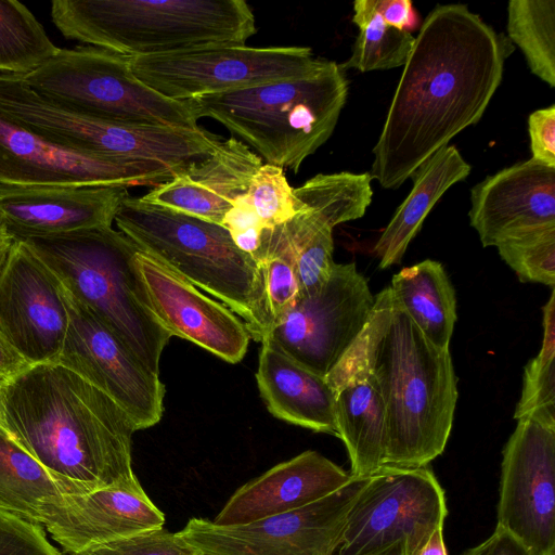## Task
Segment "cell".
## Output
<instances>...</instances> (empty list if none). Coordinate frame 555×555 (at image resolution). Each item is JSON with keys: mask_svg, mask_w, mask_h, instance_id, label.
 Masks as SVG:
<instances>
[{"mask_svg": "<svg viewBox=\"0 0 555 555\" xmlns=\"http://www.w3.org/2000/svg\"><path fill=\"white\" fill-rule=\"evenodd\" d=\"M514 48L465 4L425 17L373 147L371 177L397 189L439 149L477 124Z\"/></svg>", "mask_w": 555, "mask_h": 555, "instance_id": "cell-1", "label": "cell"}, {"mask_svg": "<svg viewBox=\"0 0 555 555\" xmlns=\"http://www.w3.org/2000/svg\"><path fill=\"white\" fill-rule=\"evenodd\" d=\"M7 430L64 494L138 481L134 425L95 385L60 363L31 365L3 386Z\"/></svg>", "mask_w": 555, "mask_h": 555, "instance_id": "cell-2", "label": "cell"}, {"mask_svg": "<svg viewBox=\"0 0 555 555\" xmlns=\"http://www.w3.org/2000/svg\"><path fill=\"white\" fill-rule=\"evenodd\" d=\"M374 297L357 340L385 405L383 466H427L443 452L453 425L457 387L450 350L424 336L389 286Z\"/></svg>", "mask_w": 555, "mask_h": 555, "instance_id": "cell-3", "label": "cell"}, {"mask_svg": "<svg viewBox=\"0 0 555 555\" xmlns=\"http://www.w3.org/2000/svg\"><path fill=\"white\" fill-rule=\"evenodd\" d=\"M61 34L125 56L244 46L257 33L243 0H54Z\"/></svg>", "mask_w": 555, "mask_h": 555, "instance_id": "cell-4", "label": "cell"}, {"mask_svg": "<svg viewBox=\"0 0 555 555\" xmlns=\"http://www.w3.org/2000/svg\"><path fill=\"white\" fill-rule=\"evenodd\" d=\"M17 240L159 375L160 356L171 335L150 307L134 261L139 248L125 234L100 227Z\"/></svg>", "mask_w": 555, "mask_h": 555, "instance_id": "cell-5", "label": "cell"}, {"mask_svg": "<svg viewBox=\"0 0 555 555\" xmlns=\"http://www.w3.org/2000/svg\"><path fill=\"white\" fill-rule=\"evenodd\" d=\"M347 96L345 72L325 60L301 77L190 101L199 119L217 120L267 164L297 173L304 160L332 135Z\"/></svg>", "mask_w": 555, "mask_h": 555, "instance_id": "cell-6", "label": "cell"}, {"mask_svg": "<svg viewBox=\"0 0 555 555\" xmlns=\"http://www.w3.org/2000/svg\"><path fill=\"white\" fill-rule=\"evenodd\" d=\"M114 222L140 250L224 302L243 319L251 338L263 340L268 325L260 269L222 225L130 194Z\"/></svg>", "mask_w": 555, "mask_h": 555, "instance_id": "cell-7", "label": "cell"}, {"mask_svg": "<svg viewBox=\"0 0 555 555\" xmlns=\"http://www.w3.org/2000/svg\"><path fill=\"white\" fill-rule=\"evenodd\" d=\"M16 77L46 101L94 119L199 128L190 100L165 98L134 76L128 56L98 47L60 49L36 69Z\"/></svg>", "mask_w": 555, "mask_h": 555, "instance_id": "cell-8", "label": "cell"}, {"mask_svg": "<svg viewBox=\"0 0 555 555\" xmlns=\"http://www.w3.org/2000/svg\"><path fill=\"white\" fill-rule=\"evenodd\" d=\"M447 514L427 466H382L353 502L332 555H416Z\"/></svg>", "mask_w": 555, "mask_h": 555, "instance_id": "cell-9", "label": "cell"}, {"mask_svg": "<svg viewBox=\"0 0 555 555\" xmlns=\"http://www.w3.org/2000/svg\"><path fill=\"white\" fill-rule=\"evenodd\" d=\"M144 85L176 101L301 77L325 60L308 47L225 46L147 56H128Z\"/></svg>", "mask_w": 555, "mask_h": 555, "instance_id": "cell-10", "label": "cell"}, {"mask_svg": "<svg viewBox=\"0 0 555 555\" xmlns=\"http://www.w3.org/2000/svg\"><path fill=\"white\" fill-rule=\"evenodd\" d=\"M374 302L356 264L335 263L325 283L300 295L263 340L326 377L363 331Z\"/></svg>", "mask_w": 555, "mask_h": 555, "instance_id": "cell-11", "label": "cell"}, {"mask_svg": "<svg viewBox=\"0 0 555 555\" xmlns=\"http://www.w3.org/2000/svg\"><path fill=\"white\" fill-rule=\"evenodd\" d=\"M367 478L352 477L312 504L245 525L192 518L179 534L198 555H332Z\"/></svg>", "mask_w": 555, "mask_h": 555, "instance_id": "cell-12", "label": "cell"}, {"mask_svg": "<svg viewBox=\"0 0 555 555\" xmlns=\"http://www.w3.org/2000/svg\"><path fill=\"white\" fill-rule=\"evenodd\" d=\"M64 286V285H63ZM69 323L57 363L73 370L112 398L135 430L157 424L165 386L127 346L64 286Z\"/></svg>", "mask_w": 555, "mask_h": 555, "instance_id": "cell-13", "label": "cell"}, {"mask_svg": "<svg viewBox=\"0 0 555 555\" xmlns=\"http://www.w3.org/2000/svg\"><path fill=\"white\" fill-rule=\"evenodd\" d=\"M496 527L531 555H555V428L517 420L503 449Z\"/></svg>", "mask_w": 555, "mask_h": 555, "instance_id": "cell-14", "label": "cell"}, {"mask_svg": "<svg viewBox=\"0 0 555 555\" xmlns=\"http://www.w3.org/2000/svg\"><path fill=\"white\" fill-rule=\"evenodd\" d=\"M68 323L62 282L15 240L0 271V333L30 365L57 363Z\"/></svg>", "mask_w": 555, "mask_h": 555, "instance_id": "cell-15", "label": "cell"}, {"mask_svg": "<svg viewBox=\"0 0 555 555\" xmlns=\"http://www.w3.org/2000/svg\"><path fill=\"white\" fill-rule=\"evenodd\" d=\"M176 170L152 160L117 159L65 150L0 113V184L157 186Z\"/></svg>", "mask_w": 555, "mask_h": 555, "instance_id": "cell-16", "label": "cell"}, {"mask_svg": "<svg viewBox=\"0 0 555 555\" xmlns=\"http://www.w3.org/2000/svg\"><path fill=\"white\" fill-rule=\"evenodd\" d=\"M134 261L150 307L171 336L188 339L229 363L244 358L250 335L232 310L140 249Z\"/></svg>", "mask_w": 555, "mask_h": 555, "instance_id": "cell-17", "label": "cell"}, {"mask_svg": "<svg viewBox=\"0 0 555 555\" xmlns=\"http://www.w3.org/2000/svg\"><path fill=\"white\" fill-rule=\"evenodd\" d=\"M38 522L67 553L163 528L165 516L138 481L63 494L41 505Z\"/></svg>", "mask_w": 555, "mask_h": 555, "instance_id": "cell-18", "label": "cell"}, {"mask_svg": "<svg viewBox=\"0 0 555 555\" xmlns=\"http://www.w3.org/2000/svg\"><path fill=\"white\" fill-rule=\"evenodd\" d=\"M128 195L114 184H0V217L14 240L112 227Z\"/></svg>", "mask_w": 555, "mask_h": 555, "instance_id": "cell-19", "label": "cell"}, {"mask_svg": "<svg viewBox=\"0 0 555 555\" xmlns=\"http://www.w3.org/2000/svg\"><path fill=\"white\" fill-rule=\"evenodd\" d=\"M469 223L485 247L555 224V168L533 158L486 177L470 191Z\"/></svg>", "mask_w": 555, "mask_h": 555, "instance_id": "cell-20", "label": "cell"}, {"mask_svg": "<svg viewBox=\"0 0 555 555\" xmlns=\"http://www.w3.org/2000/svg\"><path fill=\"white\" fill-rule=\"evenodd\" d=\"M261 158L234 138L222 140L207 157L177 170L166 183L141 196L144 201L216 224L246 194Z\"/></svg>", "mask_w": 555, "mask_h": 555, "instance_id": "cell-21", "label": "cell"}, {"mask_svg": "<svg viewBox=\"0 0 555 555\" xmlns=\"http://www.w3.org/2000/svg\"><path fill=\"white\" fill-rule=\"evenodd\" d=\"M351 479L340 466L308 450L242 486L211 521L245 525L295 511L336 492Z\"/></svg>", "mask_w": 555, "mask_h": 555, "instance_id": "cell-22", "label": "cell"}, {"mask_svg": "<svg viewBox=\"0 0 555 555\" xmlns=\"http://www.w3.org/2000/svg\"><path fill=\"white\" fill-rule=\"evenodd\" d=\"M325 379L334 391L336 428L350 459V475L370 477L384 464L386 415L377 380L357 339Z\"/></svg>", "mask_w": 555, "mask_h": 555, "instance_id": "cell-23", "label": "cell"}, {"mask_svg": "<svg viewBox=\"0 0 555 555\" xmlns=\"http://www.w3.org/2000/svg\"><path fill=\"white\" fill-rule=\"evenodd\" d=\"M258 388L275 417L315 433L338 437L334 391L322 377L286 356L269 340L261 341Z\"/></svg>", "mask_w": 555, "mask_h": 555, "instance_id": "cell-24", "label": "cell"}, {"mask_svg": "<svg viewBox=\"0 0 555 555\" xmlns=\"http://www.w3.org/2000/svg\"><path fill=\"white\" fill-rule=\"evenodd\" d=\"M470 165L454 145L439 149L411 175L413 188L397 208L373 251L379 268L399 263L420 232L429 211L442 195L470 172Z\"/></svg>", "mask_w": 555, "mask_h": 555, "instance_id": "cell-25", "label": "cell"}, {"mask_svg": "<svg viewBox=\"0 0 555 555\" xmlns=\"http://www.w3.org/2000/svg\"><path fill=\"white\" fill-rule=\"evenodd\" d=\"M392 296L424 336L449 350L456 321V298L442 264L426 259L392 276Z\"/></svg>", "mask_w": 555, "mask_h": 555, "instance_id": "cell-26", "label": "cell"}, {"mask_svg": "<svg viewBox=\"0 0 555 555\" xmlns=\"http://www.w3.org/2000/svg\"><path fill=\"white\" fill-rule=\"evenodd\" d=\"M63 494L52 476L0 426V508L38 522L41 505Z\"/></svg>", "mask_w": 555, "mask_h": 555, "instance_id": "cell-27", "label": "cell"}, {"mask_svg": "<svg viewBox=\"0 0 555 555\" xmlns=\"http://www.w3.org/2000/svg\"><path fill=\"white\" fill-rule=\"evenodd\" d=\"M508 39L522 51L533 75L555 87V0H511Z\"/></svg>", "mask_w": 555, "mask_h": 555, "instance_id": "cell-28", "label": "cell"}, {"mask_svg": "<svg viewBox=\"0 0 555 555\" xmlns=\"http://www.w3.org/2000/svg\"><path fill=\"white\" fill-rule=\"evenodd\" d=\"M59 50L23 3L0 0V74L26 75Z\"/></svg>", "mask_w": 555, "mask_h": 555, "instance_id": "cell-29", "label": "cell"}, {"mask_svg": "<svg viewBox=\"0 0 555 555\" xmlns=\"http://www.w3.org/2000/svg\"><path fill=\"white\" fill-rule=\"evenodd\" d=\"M272 229L287 243L295 256L300 295L321 287L335 264L334 228L308 210L296 209L294 217Z\"/></svg>", "mask_w": 555, "mask_h": 555, "instance_id": "cell-30", "label": "cell"}, {"mask_svg": "<svg viewBox=\"0 0 555 555\" xmlns=\"http://www.w3.org/2000/svg\"><path fill=\"white\" fill-rule=\"evenodd\" d=\"M352 22L360 31L351 55L339 64L344 72L366 73L404 65L415 39L410 31L389 26L377 14L369 12L360 0L353 2Z\"/></svg>", "mask_w": 555, "mask_h": 555, "instance_id": "cell-31", "label": "cell"}, {"mask_svg": "<svg viewBox=\"0 0 555 555\" xmlns=\"http://www.w3.org/2000/svg\"><path fill=\"white\" fill-rule=\"evenodd\" d=\"M516 420L529 418L555 428V293L543 308V340L525 367Z\"/></svg>", "mask_w": 555, "mask_h": 555, "instance_id": "cell-32", "label": "cell"}, {"mask_svg": "<svg viewBox=\"0 0 555 555\" xmlns=\"http://www.w3.org/2000/svg\"><path fill=\"white\" fill-rule=\"evenodd\" d=\"M254 258L260 269L263 311L269 332L299 298L295 256L274 229H264L260 248Z\"/></svg>", "mask_w": 555, "mask_h": 555, "instance_id": "cell-33", "label": "cell"}, {"mask_svg": "<svg viewBox=\"0 0 555 555\" xmlns=\"http://www.w3.org/2000/svg\"><path fill=\"white\" fill-rule=\"evenodd\" d=\"M521 282L555 284V224L515 234L495 246Z\"/></svg>", "mask_w": 555, "mask_h": 555, "instance_id": "cell-34", "label": "cell"}, {"mask_svg": "<svg viewBox=\"0 0 555 555\" xmlns=\"http://www.w3.org/2000/svg\"><path fill=\"white\" fill-rule=\"evenodd\" d=\"M293 189L281 167L262 164L255 172L247 196L264 229L281 225L295 216Z\"/></svg>", "mask_w": 555, "mask_h": 555, "instance_id": "cell-35", "label": "cell"}, {"mask_svg": "<svg viewBox=\"0 0 555 555\" xmlns=\"http://www.w3.org/2000/svg\"><path fill=\"white\" fill-rule=\"evenodd\" d=\"M82 555H197L179 532L164 528L144 531L112 541L81 553Z\"/></svg>", "mask_w": 555, "mask_h": 555, "instance_id": "cell-36", "label": "cell"}, {"mask_svg": "<svg viewBox=\"0 0 555 555\" xmlns=\"http://www.w3.org/2000/svg\"><path fill=\"white\" fill-rule=\"evenodd\" d=\"M0 555H64L47 538L41 524L0 508Z\"/></svg>", "mask_w": 555, "mask_h": 555, "instance_id": "cell-37", "label": "cell"}, {"mask_svg": "<svg viewBox=\"0 0 555 555\" xmlns=\"http://www.w3.org/2000/svg\"><path fill=\"white\" fill-rule=\"evenodd\" d=\"M221 225L230 233L240 250L253 257L256 256L261 245L264 225L254 210L247 193L234 202Z\"/></svg>", "mask_w": 555, "mask_h": 555, "instance_id": "cell-38", "label": "cell"}, {"mask_svg": "<svg viewBox=\"0 0 555 555\" xmlns=\"http://www.w3.org/2000/svg\"><path fill=\"white\" fill-rule=\"evenodd\" d=\"M528 132L531 158L555 168V104L529 115Z\"/></svg>", "mask_w": 555, "mask_h": 555, "instance_id": "cell-39", "label": "cell"}, {"mask_svg": "<svg viewBox=\"0 0 555 555\" xmlns=\"http://www.w3.org/2000/svg\"><path fill=\"white\" fill-rule=\"evenodd\" d=\"M371 13L377 14L386 24L400 30L410 31L418 18L409 0H360Z\"/></svg>", "mask_w": 555, "mask_h": 555, "instance_id": "cell-40", "label": "cell"}, {"mask_svg": "<svg viewBox=\"0 0 555 555\" xmlns=\"http://www.w3.org/2000/svg\"><path fill=\"white\" fill-rule=\"evenodd\" d=\"M31 366L0 333V380L9 382Z\"/></svg>", "mask_w": 555, "mask_h": 555, "instance_id": "cell-41", "label": "cell"}, {"mask_svg": "<svg viewBox=\"0 0 555 555\" xmlns=\"http://www.w3.org/2000/svg\"><path fill=\"white\" fill-rule=\"evenodd\" d=\"M486 555H531L517 540L506 531L495 528L490 535Z\"/></svg>", "mask_w": 555, "mask_h": 555, "instance_id": "cell-42", "label": "cell"}, {"mask_svg": "<svg viewBox=\"0 0 555 555\" xmlns=\"http://www.w3.org/2000/svg\"><path fill=\"white\" fill-rule=\"evenodd\" d=\"M416 555H448L443 540V528L437 529Z\"/></svg>", "mask_w": 555, "mask_h": 555, "instance_id": "cell-43", "label": "cell"}, {"mask_svg": "<svg viewBox=\"0 0 555 555\" xmlns=\"http://www.w3.org/2000/svg\"><path fill=\"white\" fill-rule=\"evenodd\" d=\"M15 240L8 231L4 221L0 217V271L3 268Z\"/></svg>", "mask_w": 555, "mask_h": 555, "instance_id": "cell-44", "label": "cell"}, {"mask_svg": "<svg viewBox=\"0 0 555 555\" xmlns=\"http://www.w3.org/2000/svg\"><path fill=\"white\" fill-rule=\"evenodd\" d=\"M489 544H490V537L486 541L481 542L480 544L466 550L461 555H486Z\"/></svg>", "mask_w": 555, "mask_h": 555, "instance_id": "cell-45", "label": "cell"}, {"mask_svg": "<svg viewBox=\"0 0 555 555\" xmlns=\"http://www.w3.org/2000/svg\"><path fill=\"white\" fill-rule=\"evenodd\" d=\"M5 383L0 380V426L7 430L4 404H3V386ZM8 431V430H7Z\"/></svg>", "mask_w": 555, "mask_h": 555, "instance_id": "cell-46", "label": "cell"}, {"mask_svg": "<svg viewBox=\"0 0 555 555\" xmlns=\"http://www.w3.org/2000/svg\"><path fill=\"white\" fill-rule=\"evenodd\" d=\"M64 555H82V554L81 553H67V552H64Z\"/></svg>", "mask_w": 555, "mask_h": 555, "instance_id": "cell-47", "label": "cell"}, {"mask_svg": "<svg viewBox=\"0 0 555 555\" xmlns=\"http://www.w3.org/2000/svg\"><path fill=\"white\" fill-rule=\"evenodd\" d=\"M198 555V554H197Z\"/></svg>", "mask_w": 555, "mask_h": 555, "instance_id": "cell-48", "label": "cell"}]
</instances>
